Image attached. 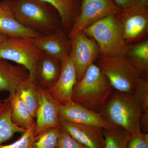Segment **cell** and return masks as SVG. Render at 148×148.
<instances>
[{"label":"cell","instance_id":"6da1fadb","mask_svg":"<svg viewBox=\"0 0 148 148\" xmlns=\"http://www.w3.org/2000/svg\"><path fill=\"white\" fill-rule=\"evenodd\" d=\"M143 113L142 98L138 90L130 93L114 89L101 112L106 121L123 128L130 134L140 129Z\"/></svg>","mask_w":148,"mask_h":148},{"label":"cell","instance_id":"7a4b0ae2","mask_svg":"<svg viewBox=\"0 0 148 148\" xmlns=\"http://www.w3.org/2000/svg\"><path fill=\"white\" fill-rule=\"evenodd\" d=\"M10 5L18 22L42 36L61 27L59 13L48 3L40 0H10Z\"/></svg>","mask_w":148,"mask_h":148},{"label":"cell","instance_id":"3957f363","mask_svg":"<svg viewBox=\"0 0 148 148\" xmlns=\"http://www.w3.org/2000/svg\"><path fill=\"white\" fill-rule=\"evenodd\" d=\"M114 88L97 65L90 64L73 89L72 101L95 112H101Z\"/></svg>","mask_w":148,"mask_h":148},{"label":"cell","instance_id":"277c9868","mask_svg":"<svg viewBox=\"0 0 148 148\" xmlns=\"http://www.w3.org/2000/svg\"><path fill=\"white\" fill-rule=\"evenodd\" d=\"M97 60L96 65L108 79L114 90L130 93L137 91L142 77L125 54L108 57L99 56Z\"/></svg>","mask_w":148,"mask_h":148},{"label":"cell","instance_id":"5b68a950","mask_svg":"<svg viewBox=\"0 0 148 148\" xmlns=\"http://www.w3.org/2000/svg\"><path fill=\"white\" fill-rule=\"evenodd\" d=\"M82 31L97 43L100 56L108 57L125 54L127 45L123 38L121 26L116 15L106 16Z\"/></svg>","mask_w":148,"mask_h":148},{"label":"cell","instance_id":"8992f818","mask_svg":"<svg viewBox=\"0 0 148 148\" xmlns=\"http://www.w3.org/2000/svg\"><path fill=\"white\" fill-rule=\"evenodd\" d=\"M148 8L139 2L122 8L116 15L121 26L123 38L127 45L147 39Z\"/></svg>","mask_w":148,"mask_h":148},{"label":"cell","instance_id":"52a82bcc","mask_svg":"<svg viewBox=\"0 0 148 148\" xmlns=\"http://www.w3.org/2000/svg\"><path fill=\"white\" fill-rule=\"evenodd\" d=\"M43 54L30 39L8 38L0 43V58L24 66L29 72V79L33 82H34L37 62Z\"/></svg>","mask_w":148,"mask_h":148},{"label":"cell","instance_id":"ba28073f","mask_svg":"<svg viewBox=\"0 0 148 148\" xmlns=\"http://www.w3.org/2000/svg\"><path fill=\"white\" fill-rule=\"evenodd\" d=\"M121 10L113 0H82L79 14L68 34V37L70 38L106 16L117 15Z\"/></svg>","mask_w":148,"mask_h":148},{"label":"cell","instance_id":"9c48e42d","mask_svg":"<svg viewBox=\"0 0 148 148\" xmlns=\"http://www.w3.org/2000/svg\"><path fill=\"white\" fill-rule=\"evenodd\" d=\"M69 38L71 42V54L76 71L77 81H79L90 64L100 56V49L96 42L82 31Z\"/></svg>","mask_w":148,"mask_h":148},{"label":"cell","instance_id":"30bf717a","mask_svg":"<svg viewBox=\"0 0 148 148\" xmlns=\"http://www.w3.org/2000/svg\"><path fill=\"white\" fill-rule=\"evenodd\" d=\"M37 86L39 104L36 114L35 136L49 128L60 127L58 110L61 104L47 89Z\"/></svg>","mask_w":148,"mask_h":148},{"label":"cell","instance_id":"8fae6325","mask_svg":"<svg viewBox=\"0 0 148 148\" xmlns=\"http://www.w3.org/2000/svg\"><path fill=\"white\" fill-rule=\"evenodd\" d=\"M58 115L59 120L77 124L97 126L105 130L118 127L106 121L102 116L101 112L90 110L73 101L65 105H60Z\"/></svg>","mask_w":148,"mask_h":148},{"label":"cell","instance_id":"7c38bea8","mask_svg":"<svg viewBox=\"0 0 148 148\" xmlns=\"http://www.w3.org/2000/svg\"><path fill=\"white\" fill-rule=\"evenodd\" d=\"M30 40L43 53L60 61L71 52V40L61 27L51 34L30 39Z\"/></svg>","mask_w":148,"mask_h":148},{"label":"cell","instance_id":"4fadbf2b","mask_svg":"<svg viewBox=\"0 0 148 148\" xmlns=\"http://www.w3.org/2000/svg\"><path fill=\"white\" fill-rule=\"evenodd\" d=\"M61 74L53 87L47 89L49 93L62 105L72 101L74 86L77 79L71 54L61 60Z\"/></svg>","mask_w":148,"mask_h":148},{"label":"cell","instance_id":"5bb4252c","mask_svg":"<svg viewBox=\"0 0 148 148\" xmlns=\"http://www.w3.org/2000/svg\"><path fill=\"white\" fill-rule=\"evenodd\" d=\"M0 34L10 38L27 39L42 36L18 22L11 9L10 0L0 2Z\"/></svg>","mask_w":148,"mask_h":148},{"label":"cell","instance_id":"9a60e30c","mask_svg":"<svg viewBox=\"0 0 148 148\" xmlns=\"http://www.w3.org/2000/svg\"><path fill=\"white\" fill-rule=\"evenodd\" d=\"M60 126L75 140L88 148H105L104 129L60 120Z\"/></svg>","mask_w":148,"mask_h":148},{"label":"cell","instance_id":"2e32d148","mask_svg":"<svg viewBox=\"0 0 148 148\" xmlns=\"http://www.w3.org/2000/svg\"><path fill=\"white\" fill-rule=\"evenodd\" d=\"M61 66L60 60L43 53L36 65L35 82L38 85L50 89L58 80Z\"/></svg>","mask_w":148,"mask_h":148},{"label":"cell","instance_id":"e0dca14e","mask_svg":"<svg viewBox=\"0 0 148 148\" xmlns=\"http://www.w3.org/2000/svg\"><path fill=\"white\" fill-rule=\"evenodd\" d=\"M29 78V73L21 65H14L0 58V92H15L17 85Z\"/></svg>","mask_w":148,"mask_h":148},{"label":"cell","instance_id":"ac0fdd59","mask_svg":"<svg viewBox=\"0 0 148 148\" xmlns=\"http://www.w3.org/2000/svg\"><path fill=\"white\" fill-rule=\"evenodd\" d=\"M48 3L58 11L62 29L69 34L80 10L79 0H40Z\"/></svg>","mask_w":148,"mask_h":148},{"label":"cell","instance_id":"d6986e66","mask_svg":"<svg viewBox=\"0 0 148 148\" xmlns=\"http://www.w3.org/2000/svg\"><path fill=\"white\" fill-rule=\"evenodd\" d=\"M125 55L142 77H148V39L127 45Z\"/></svg>","mask_w":148,"mask_h":148},{"label":"cell","instance_id":"ffe728a7","mask_svg":"<svg viewBox=\"0 0 148 148\" xmlns=\"http://www.w3.org/2000/svg\"><path fill=\"white\" fill-rule=\"evenodd\" d=\"M11 111V105L9 96L0 106V145L10 140L16 133H23L26 130L13 122Z\"/></svg>","mask_w":148,"mask_h":148},{"label":"cell","instance_id":"44dd1931","mask_svg":"<svg viewBox=\"0 0 148 148\" xmlns=\"http://www.w3.org/2000/svg\"><path fill=\"white\" fill-rule=\"evenodd\" d=\"M11 105V118L12 121L16 125L27 129L35 123L34 119L29 112L25 104L16 92L10 93Z\"/></svg>","mask_w":148,"mask_h":148},{"label":"cell","instance_id":"7402d4cb","mask_svg":"<svg viewBox=\"0 0 148 148\" xmlns=\"http://www.w3.org/2000/svg\"><path fill=\"white\" fill-rule=\"evenodd\" d=\"M15 92L19 95L29 112L36 119L39 101L37 84L30 79L21 82L16 88Z\"/></svg>","mask_w":148,"mask_h":148},{"label":"cell","instance_id":"603a6c76","mask_svg":"<svg viewBox=\"0 0 148 148\" xmlns=\"http://www.w3.org/2000/svg\"><path fill=\"white\" fill-rule=\"evenodd\" d=\"M131 134L120 127L104 130L105 148H127Z\"/></svg>","mask_w":148,"mask_h":148},{"label":"cell","instance_id":"cb8c5ba5","mask_svg":"<svg viewBox=\"0 0 148 148\" xmlns=\"http://www.w3.org/2000/svg\"><path fill=\"white\" fill-rule=\"evenodd\" d=\"M61 128L46 130L36 136L33 148H57Z\"/></svg>","mask_w":148,"mask_h":148},{"label":"cell","instance_id":"d4e9b609","mask_svg":"<svg viewBox=\"0 0 148 148\" xmlns=\"http://www.w3.org/2000/svg\"><path fill=\"white\" fill-rule=\"evenodd\" d=\"M36 123L26 129L22 136L14 143L8 145H0V148H33L35 139L34 128Z\"/></svg>","mask_w":148,"mask_h":148},{"label":"cell","instance_id":"484cf974","mask_svg":"<svg viewBox=\"0 0 148 148\" xmlns=\"http://www.w3.org/2000/svg\"><path fill=\"white\" fill-rule=\"evenodd\" d=\"M60 128L57 148H88L75 140L64 128Z\"/></svg>","mask_w":148,"mask_h":148},{"label":"cell","instance_id":"4316f807","mask_svg":"<svg viewBox=\"0 0 148 148\" xmlns=\"http://www.w3.org/2000/svg\"><path fill=\"white\" fill-rule=\"evenodd\" d=\"M127 148H148V134L144 133L140 129L130 135Z\"/></svg>","mask_w":148,"mask_h":148},{"label":"cell","instance_id":"83f0119b","mask_svg":"<svg viewBox=\"0 0 148 148\" xmlns=\"http://www.w3.org/2000/svg\"><path fill=\"white\" fill-rule=\"evenodd\" d=\"M138 90L140 92L142 100L143 113H148V77H142Z\"/></svg>","mask_w":148,"mask_h":148},{"label":"cell","instance_id":"f1b7e54d","mask_svg":"<svg viewBox=\"0 0 148 148\" xmlns=\"http://www.w3.org/2000/svg\"><path fill=\"white\" fill-rule=\"evenodd\" d=\"M115 3L122 8L132 5L139 2V0H113Z\"/></svg>","mask_w":148,"mask_h":148},{"label":"cell","instance_id":"f546056e","mask_svg":"<svg viewBox=\"0 0 148 148\" xmlns=\"http://www.w3.org/2000/svg\"><path fill=\"white\" fill-rule=\"evenodd\" d=\"M148 113H143L140 121V128L143 127L146 132H148Z\"/></svg>","mask_w":148,"mask_h":148},{"label":"cell","instance_id":"4dcf8cb0","mask_svg":"<svg viewBox=\"0 0 148 148\" xmlns=\"http://www.w3.org/2000/svg\"><path fill=\"white\" fill-rule=\"evenodd\" d=\"M8 38L7 37L0 34V43L3 42Z\"/></svg>","mask_w":148,"mask_h":148},{"label":"cell","instance_id":"1f68e13d","mask_svg":"<svg viewBox=\"0 0 148 148\" xmlns=\"http://www.w3.org/2000/svg\"><path fill=\"white\" fill-rule=\"evenodd\" d=\"M139 2L144 5L148 6V0H139Z\"/></svg>","mask_w":148,"mask_h":148},{"label":"cell","instance_id":"d6a6232c","mask_svg":"<svg viewBox=\"0 0 148 148\" xmlns=\"http://www.w3.org/2000/svg\"><path fill=\"white\" fill-rule=\"evenodd\" d=\"M2 103V101L1 100V98H0V106L1 105Z\"/></svg>","mask_w":148,"mask_h":148}]
</instances>
